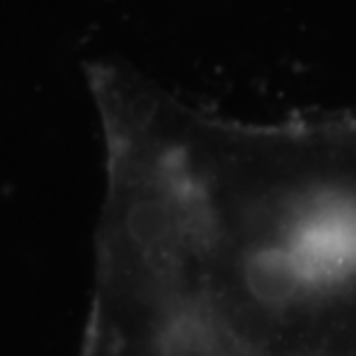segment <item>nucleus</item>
Here are the masks:
<instances>
[{
  "label": "nucleus",
  "instance_id": "obj_1",
  "mask_svg": "<svg viewBox=\"0 0 356 356\" xmlns=\"http://www.w3.org/2000/svg\"><path fill=\"white\" fill-rule=\"evenodd\" d=\"M243 280L261 303L280 305L305 287V275L296 257L282 243H264L243 264Z\"/></svg>",
  "mask_w": 356,
  "mask_h": 356
}]
</instances>
